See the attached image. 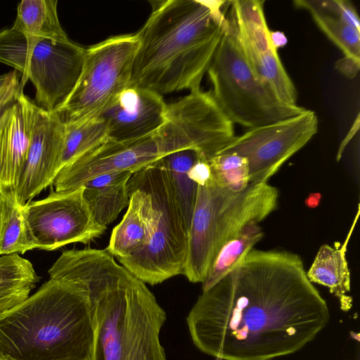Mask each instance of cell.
<instances>
[{
  "instance_id": "obj_1",
  "label": "cell",
  "mask_w": 360,
  "mask_h": 360,
  "mask_svg": "<svg viewBox=\"0 0 360 360\" xmlns=\"http://www.w3.org/2000/svg\"><path fill=\"white\" fill-rule=\"evenodd\" d=\"M329 319L300 255L252 248L202 291L186 322L194 345L206 354L271 360L301 349Z\"/></svg>"
},
{
  "instance_id": "obj_2",
  "label": "cell",
  "mask_w": 360,
  "mask_h": 360,
  "mask_svg": "<svg viewBox=\"0 0 360 360\" xmlns=\"http://www.w3.org/2000/svg\"><path fill=\"white\" fill-rule=\"evenodd\" d=\"M86 293L94 328L91 360H167L160 333L165 310L145 283L105 249L69 250L48 271Z\"/></svg>"
},
{
  "instance_id": "obj_3",
  "label": "cell",
  "mask_w": 360,
  "mask_h": 360,
  "mask_svg": "<svg viewBox=\"0 0 360 360\" xmlns=\"http://www.w3.org/2000/svg\"><path fill=\"white\" fill-rule=\"evenodd\" d=\"M224 2L152 1V12L136 34L129 86L161 96L200 89L226 22Z\"/></svg>"
},
{
  "instance_id": "obj_4",
  "label": "cell",
  "mask_w": 360,
  "mask_h": 360,
  "mask_svg": "<svg viewBox=\"0 0 360 360\" xmlns=\"http://www.w3.org/2000/svg\"><path fill=\"white\" fill-rule=\"evenodd\" d=\"M88 297L75 283L51 279L0 313V356L8 360H91Z\"/></svg>"
},
{
  "instance_id": "obj_5",
  "label": "cell",
  "mask_w": 360,
  "mask_h": 360,
  "mask_svg": "<svg viewBox=\"0 0 360 360\" xmlns=\"http://www.w3.org/2000/svg\"><path fill=\"white\" fill-rule=\"evenodd\" d=\"M278 199V189L267 182L250 183L234 191L212 175L198 185L182 274L192 283H202L221 247L245 225L259 223L275 211Z\"/></svg>"
},
{
  "instance_id": "obj_6",
  "label": "cell",
  "mask_w": 360,
  "mask_h": 360,
  "mask_svg": "<svg viewBox=\"0 0 360 360\" xmlns=\"http://www.w3.org/2000/svg\"><path fill=\"white\" fill-rule=\"evenodd\" d=\"M205 129L198 112L188 103L167 104L165 122L141 138L105 142L63 167L53 182L54 191L74 189L104 173L133 174L169 153L185 148L200 149Z\"/></svg>"
},
{
  "instance_id": "obj_7",
  "label": "cell",
  "mask_w": 360,
  "mask_h": 360,
  "mask_svg": "<svg viewBox=\"0 0 360 360\" xmlns=\"http://www.w3.org/2000/svg\"><path fill=\"white\" fill-rule=\"evenodd\" d=\"M226 18L223 34L207 72L211 96L225 116L233 124L249 129L304 112L306 108L303 107L282 101L256 76Z\"/></svg>"
},
{
  "instance_id": "obj_8",
  "label": "cell",
  "mask_w": 360,
  "mask_h": 360,
  "mask_svg": "<svg viewBox=\"0 0 360 360\" xmlns=\"http://www.w3.org/2000/svg\"><path fill=\"white\" fill-rule=\"evenodd\" d=\"M129 184L143 188L150 195L152 233L141 249L117 259L135 277L152 285L182 274L187 232L166 168L158 160L134 173Z\"/></svg>"
},
{
  "instance_id": "obj_9",
  "label": "cell",
  "mask_w": 360,
  "mask_h": 360,
  "mask_svg": "<svg viewBox=\"0 0 360 360\" xmlns=\"http://www.w3.org/2000/svg\"><path fill=\"white\" fill-rule=\"evenodd\" d=\"M85 49L71 41L41 39L28 44L13 28L0 32V63L22 72L23 89L30 79L35 87L34 103L41 109L54 112L74 89L83 65Z\"/></svg>"
},
{
  "instance_id": "obj_10",
  "label": "cell",
  "mask_w": 360,
  "mask_h": 360,
  "mask_svg": "<svg viewBox=\"0 0 360 360\" xmlns=\"http://www.w3.org/2000/svg\"><path fill=\"white\" fill-rule=\"evenodd\" d=\"M138 45L136 34H128L85 49L78 80L54 112L65 123L98 115L129 86Z\"/></svg>"
},
{
  "instance_id": "obj_11",
  "label": "cell",
  "mask_w": 360,
  "mask_h": 360,
  "mask_svg": "<svg viewBox=\"0 0 360 360\" xmlns=\"http://www.w3.org/2000/svg\"><path fill=\"white\" fill-rule=\"evenodd\" d=\"M316 112L306 109L283 120L249 129L219 153H236L248 160L250 183L267 182L283 163L317 133ZM218 153V154H219Z\"/></svg>"
},
{
  "instance_id": "obj_12",
  "label": "cell",
  "mask_w": 360,
  "mask_h": 360,
  "mask_svg": "<svg viewBox=\"0 0 360 360\" xmlns=\"http://www.w3.org/2000/svg\"><path fill=\"white\" fill-rule=\"evenodd\" d=\"M83 186L51 191L46 198L24 205L37 249L53 251L72 243L88 244L107 227L95 219L83 196Z\"/></svg>"
},
{
  "instance_id": "obj_13",
  "label": "cell",
  "mask_w": 360,
  "mask_h": 360,
  "mask_svg": "<svg viewBox=\"0 0 360 360\" xmlns=\"http://www.w3.org/2000/svg\"><path fill=\"white\" fill-rule=\"evenodd\" d=\"M264 1H226L225 15L240 50L256 76L284 103L297 105V91L271 45Z\"/></svg>"
},
{
  "instance_id": "obj_14",
  "label": "cell",
  "mask_w": 360,
  "mask_h": 360,
  "mask_svg": "<svg viewBox=\"0 0 360 360\" xmlns=\"http://www.w3.org/2000/svg\"><path fill=\"white\" fill-rule=\"evenodd\" d=\"M65 132V123L56 112L37 106L26 161L14 192L20 205L52 185L61 169Z\"/></svg>"
},
{
  "instance_id": "obj_15",
  "label": "cell",
  "mask_w": 360,
  "mask_h": 360,
  "mask_svg": "<svg viewBox=\"0 0 360 360\" xmlns=\"http://www.w3.org/2000/svg\"><path fill=\"white\" fill-rule=\"evenodd\" d=\"M167 106L158 93L129 86L98 115L106 122L108 140L122 142L158 129L165 121Z\"/></svg>"
},
{
  "instance_id": "obj_16",
  "label": "cell",
  "mask_w": 360,
  "mask_h": 360,
  "mask_svg": "<svg viewBox=\"0 0 360 360\" xmlns=\"http://www.w3.org/2000/svg\"><path fill=\"white\" fill-rule=\"evenodd\" d=\"M37 106L22 92L0 124V193L14 192L26 161Z\"/></svg>"
},
{
  "instance_id": "obj_17",
  "label": "cell",
  "mask_w": 360,
  "mask_h": 360,
  "mask_svg": "<svg viewBox=\"0 0 360 360\" xmlns=\"http://www.w3.org/2000/svg\"><path fill=\"white\" fill-rule=\"evenodd\" d=\"M129 202L122 221L113 229L105 250L114 257H127L145 246L151 235L153 212L148 193L129 184Z\"/></svg>"
},
{
  "instance_id": "obj_18",
  "label": "cell",
  "mask_w": 360,
  "mask_h": 360,
  "mask_svg": "<svg viewBox=\"0 0 360 360\" xmlns=\"http://www.w3.org/2000/svg\"><path fill=\"white\" fill-rule=\"evenodd\" d=\"M132 174L130 171L104 173L82 185L84 198L101 225L107 227L128 206V182Z\"/></svg>"
},
{
  "instance_id": "obj_19",
  "label": "cell",
  "mask_w": 360,
  "mask_h": 360,
  "mask_svg": "<svg viewBox=\"0 0 360 360\" xmlns=\"http://www.w3.org/2000/svg\"><path fill=\"white\" fill-rule=\"evenodd\" d=\"M355 220L344 244L335 243V248L325 244L320 247L310 268L306 272L311 283L329 288L330 292L339 299L340 307L348 311L352 305V297L347 295L350 292V271L346 259L347 243L359 216Z\"/></svg>"
},
{
  "instance_id": "obj_20",
  "label": "cell",
  "mask_w": 360,
  "mask_h": 360,
  "mask_svg": "<svg viewBox=\"0 0 360 360\" xmlns=\"http://www.w3.org/2000/svg\"><path fill=\"white\" fill-rule=\"evenodd\" d=\"M57 4V0L21 1L11 28L34 41H69L58 20Z\"/></svg>"
},
{
  "instance_id": "obj_21",
  "label": "cell",
  "mask_w": 360,
  "mask_h": 360,
  "mask_svg": "<svg viewBox=\"0 0 360 360\" xmlns=\"http://www.w3.org/2000/svg\"><path fill=\"white\" fill-rule=\"evenodd\" d=\"M200 158L205 159L198 150L185 148L160 159L169 174L186 232L198 191V184L191 178V169Z\"/></svg>"
},
{
  "instance_id": "obj_22",
  "label": "cell",
  "mask_w": 360,
  "mask_h": 360,
  "mask_svg": "<svg viewBox=\"0 0 360 360\" xmlns=\"http://www.w3.org/2000/svg\"><path fill=\"white\" fill-rule=\"evenodd\" d=\"M39 279L27 259L18 254L0 255V313L26 300Z\"/></svg>"
},
{
  "instance_id": "obj_23",
  "label": "cell",
  "mask_w": 360,
  "mask_h": 360,
  "mask_svg": "<svg viewBox=\"0 0 360 360\" xmlns=\"http://www.w3.org/2000/svg\"><path fill=\"white\" fill-rule=\"evenodd\" d=\"M23 207L11 195L0 193V255L37 249Z\"/></svg>"
},
{
  "instance_id": "obj_24",
  "label": "cell",
  "mask_w": 360,
  "mask_h": 360,
  "mask_svg": "<svg viewBox=\"0 0 360 360\" xmlns=\"http://www.w3.org/2000/svg\"><path fill=\"white\" fill-rule=\"evenodd\" d=\"M264 236L259 223L252 221L227 241L219 251L202 283L207 290L231 271Z\"/></svg>"
},
{
  "instance_id": "obj_25",
  "label": "cell",
  "mask_w": 360,
  "mask_h": 360,
  "mask_svg": "<svg viewBox=\"0 0 360 360\" xmlns=\"http://www.w3.org/2000/svg\"><path fill=\"white\" fill-rule=\"evenodd\" d=\"M107 140L106 122L98 115L65 123L61 169L72 161L97 148Z\"/></svg>"
},
{
  "instance_id": "obj_26",
  "label": "cell",
  "mask_w": 360,
  "mask_h": 360,
  "mask_svg": "<svg viewBox=\"0 0 360 360\" xmlns=\"http://www.w3.org/2000/svg\"><path fill=\"white\" fill-rule=\"evenodd\" d=\"M297 8L307 11L319 29L344 53L360 59V30L340 18L311 6L306 0L293 1Z\"/></svg>"
},
{
  "instance_id": "obj_27",
  "label": "cell",
  "mask_w": 360,
  "mask_h": 360,
  "mask_svg": "<svg viewBox=\"0 0 360 360\" xmlns=\"http://www.w3.org/2000/svg\"><path fill=\"white\" fill-rule=\"evenodd\" d=\"M212 175L221 186L234 191L245 189L250 184L246 158L236 153H219L208 161Z\"/></svg>"
},
{
  "instance_id": "obj_28",
  "label": "cell",
  "mask_w": 360,
  "mask_h": 360,
  "mask_svg": "<svg viewBox=\"0 0 360 360\" xmlns=\"http://www.w3.org/2000/svg\"><path fill=\"white\" fill-rule=\"evenodd\" d=\"M314 8L337 17L360 30V20L353 4L347 0H306Z\"/></svg>"
},
{
  "instance_id": "obj_29",
  "label": "cell",
  "mask_w": 360,
  "mask_h": 360,
  "mask_svg": "<svg viewBox=\"0 0 360 360\" xmlns=\"http://www.w3.org/2000/svg\"><path fill=\"white\" fill-rule=\"evenodd\" d=\"M22 92L19 77L0 92V124Z\"/></svg>"
},
{
  "instance_id": "obj_30",
  "label": "cell",
  "mask_w": 360,
  "mask_h": 360,
  "mask_svg": "<svg viewBox=\"0 0 360 360\" xmlns=\"http://www.w3.org/2000/svg\"><path fill=\"white\" fill-rule=\"evenodd\" d=\"M335 69L349 79L354 78L360 69V59L344 56L335 64Z\"/></svg>"
},
{
  "instance_id": "obj_31",
  "label": "cell",
  "mask_w": 360,
  "mask_h": 360,
  "mask_svg": "<svg viewBox=\"0 0 360 360\" xmlns=\"http://www.w3.org/2000/svg\"><path fill=\"white\" fill-rule=\"evenodd\" d=\"M359 113L357 114L356 117L354 120V122L353 123L352 127L350 128L349 132L347 134L345 139L342 141L339 149L338 150L336 160L337 161H339L342 157V154L343 151L345 150L346 146L349 143V142L351 141V139L353 138V136L356 134V133L358 131L359 129Z\"/></svg>"
},
{
  "instance_id": "obj_32",
  "label": "cell",
  "mask_w": 360,
  "mask_h": 360,
  "mask_svg": "<svg viewBox=\"0 0 360 360\" xmlns=\"http://www.w3.org/2000/svg\"><path fill=\"white\" fill-rule=\"evenodd\" d=\"M269 38L272 46L276 49L285 46L288 43V38L283 32L269 31Z\"/></svg>"
},
{
  "instance_id": "obj_33",
  "label": "cell",
  "mask_w": 360,
  "mask_h": 360,
  "mask_svg": "<svg viewBox=\"0 0 360 360\" xmlns=\"http://www.w3.org/2000/svg\"><path fill=\"white\" fill-rule=\"evenodd\" d=\"M18 77L15 70L0 75V92Z\"/></svg>"
},
{
  "instance_id": "obj_34",
  "label": "cell",
  "mask_w": 360,
  "mask_h": 360,
  "mask_svg": "<svg viewBox=\"0 0 360 360\" xmlns=\"http://www.w3.org/2000/svg\"><path fill=\"white\" fill-rule=\"evenodd\" d=\"M321 195L319 193H310L304 200L305 205L311 208L316 207L321 201Z\"/></svg>"
},
{
  "instance_id": "obj_35",
  "label": "cell",
  "mask_w": 360,
  "mask_h": 360,
  "mask_svg": "<svg viewBox=\"0 0 360 360\" xmlns=\"http://www.w3.org/2000/svg\"><path fill=\"white\" fill-rule=\"evenodd\" d=\"M0 360H8V359H5V358H3V357L0 356Z\"/></svg>"
}]
</instances>
